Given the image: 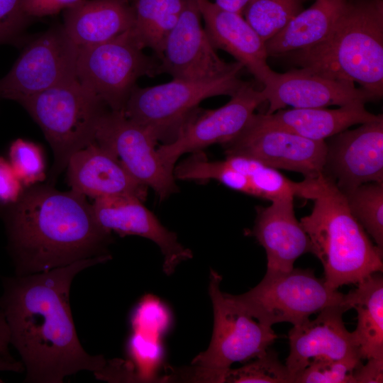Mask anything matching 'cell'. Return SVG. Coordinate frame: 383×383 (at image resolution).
I'll list each match as a JSON object with an SVG mask.
<instances>
[{
  "label": "cell",
  "mask_w": 383,
  "mask_h": 383,
  "mask_svg": "<svg viewBox=\"0 0 383 383\" xmlns=\"http://www.w3.org/2000/svg\"><path fill=\"white\" fill-rule=\"evenodd\" d=\"M350 309L357 313L353 333L362 360L383 357V278L374 273L345 294Z\"/></svg>",
  "instance_id": "d4e9b609"
},
{
  "label": "cell",
  "mask_w": 383,
  "mask_h": 383,
  "mask_svg": "<svg viewBox=\"0 0 383 383\" xmlns=\"http://www.w3.org/2000/svg\"><path fill=\"white\" fill-rule=\"evenodd\" d=\"M81 0H23L21 9L30 19L52 16Z\"/></svg>",
  "instance_id": "d590c367"
},
{
  "label": "cell",
  "mask_w": 383,
  "mask_h": 383,
  "mask_svg": "<svg viewBox=\"0 0 383 383\" xmlns=\"http://www.w3.org/2000/svg\"><path fill=\"white\" fill-rule=\"evenodd\" d=\"M23 0H0V43L18 37L30 21L21 9Z\"/></svg>",
  "instance_id": "836d02e7"
},
{
  "label": "cell",
  "mask_w": 383,
  "mask_h": 383,
  "mask_svg": "<svg viewBox=\"0 0 383 383\" xmlns=\"http://www.w3.org/2000/svg\"><path fill=\"white\" fill-rule=\"evenodd\" d=\"M348 2V0H316L265 43L268 57L305 50L323 41L333 30Z\"/></svg>",
  "instance_id": "cb8c5ba5"
},
{
  "label": "cell",
  "mask_w": 383,
  "mask_h": 383,
  "mask_svg": "<svg viewBox=\"0 0 383 383\" xmlns=\"http://www.w3.org/2000/svg\"><path fill=\"white\" fill-rule=\"evenodd\" d=\"M159 60L160 74L185 80L218 77L243 67L237 61L227 62L218 56L202 26L196 0H186L177 22L164 41Z\"/></svg>",
  "instance_id": "4fadbf2b"
},
{
  "label": "cell",
  "mask_w": 383,
  "mask_h": 383,
  "mask_svg": "<svg viewBox=\"0 0 383 383\" xmlns=\"http://www.w3.org/2000/svg\"><path fill=\"white\" fill-rule=\"evenodd\" d=\"M302 10V0H251L242 15L265 43Z\"/></svg>",
  "instance_id": "f1b7e54d"
},
{
  "label": "cell",
  "mask_w": 383,
  "mask_h": 383,
  "mask_svg": "<svg viewBox=\"0 0 383 383\" xmlns=\"http://www.w3.org/2000/svg\"><path fill=\"white\" fill-rule=\"evenodd\" d=\"M225 382L231 383H294L287 367L277 353L268 348L262 355L238 369H231Z\"/></svg>",
  "instance_id": "4dcf8cb0"
},
{
  "label": "cell",
  "mask_w": 383,
  "mask_h": 383,
  "mask_svg": "<svg viewBox=\"0 0 383 383\" xmlns=\"http://www.w3.org/2000/svg\"><path fill=\"white\" fill-rule=\"evenodd\" d=\"M327 143L323 174L341 192L370 182H383V116L346 129Z\"/></svg>",
  "instance_id": "9a60e30c"
},
{
  "label": "cell",
  "mask_w": 383,
  "mask_h": 383,
  "mask_svg": "<svg viewBox=\"0 0 383 383\" xmlns=\"http://www.w3.org/2000/svg\"><path fill=\"white\" fill-rule=\"evenodd\" d=\"M225 105L213 110L197 109L183 123L175 138L160 145L157 153L173 172L184 154L201 151L216 143L223 145L238 136L248 125L255 109L266 101L263 91L245 82Z\"/></svg>",
  "instance_id": "7c38bea8"
},
{
  "label": "cell",
  "mask_w": 383,
  "mask_h": 383,
  "mask_svg": "<svg viewBox=\"0 0 383 383\" xmlns=\"http://www.w3.org/2000/svg\"><path fill=\"white\" fill-rule=\"evenodd\" d=\"M10 164L23 185L29 187L45 178L41 148L33 142L18 139L9 149Z\"/></svg>",
  "instance_id": "1f68e13d"
},
{
  "label": "cell",
  "mask_w": 383,
  "mask_h": 383,
  "mask_svg": "<svg viewBox=\"0 0 383 383\" xmlns=\"http://www.w3.org/2000/svg\"><path fill=\"white\" fill-rule=\"evenodd\" d=\"M365 104L356 102L335 109H280L271 114L254 113L249 123L257 127L286 131L311 140H325L354 125L370 122L382 116L370 113Z\"/></svg>",
  "instance_id": "7402d4cb"
},
{
  "label": "cell",
  "mask_w": 383,
  "mask_h": 383,
  "mask_svg": "<svg viewBox=\"0 0 383 383\" xmlns=\"http://www.w3.org/2000/svg\"><path fill=\"white\" fill-rule=\"evenodd\" d=\"M294 199L280 198L257 209L251 234L266 252L267 273L289 272L298 257L311 252L310 239L295 216Z\"/></svg>",
  "instance_id": "ffe728a7"
},
{
  "label": "cell",
  "mask_w": 383,
  "mask_h": 383,
  "mask_svg": "<svg viewBox=\"0 0 383 383\" xmlns=\"http://www.w3.org/2000/svg\"><path fill=\"white\" fill-rule=\"evenodd\" d=\"M309 199L311 212L300 220L321 261L324 280L333 289L357 285L383 271V250L374 245L351 213L343 193L330 177L312 179Z\"/></svg>",
  "instance_id": "3957f363"
},
{
  "label": "cell",
  "mask_w": 383,
  "mask_h": 383,
  "mask_svg": "<svg viewBox=\"0 0 383 383\" xmlns=\"http://www.w3.org/2000/svg\"><path fill=\"white\" fill-rule=\"evenodd\" d=\"M6 224L17 275L109 255L111 233L99 226L86 196L72 189L45 186L23 192Z\"/></svg>",
  "instance_id": "7a4b0ae2"
},
{
  "label": "cell",
  "mask_w": 383,
  "mask_h": 383,
  "mask_svg": "<svg viewBox=\"0 0 383 383\" xmlns=\"http://www.w3.org/2000/svg\"><path fill=\"white\" fill-rule=\"evenodd\" d=\"M79 47L62 25L33 41L0 80V98L21 102L52 87L77 78Z\"/></svg>",
  "instance_id": "30bf717a"
},
{
  "label": "cell",
  "mask_w": 383,
  "mask_h": 383,
  "mask_svg": "<svg viewBox=\"0 0 383 383\" xmlns=\"http://www.w3.org/2000/svg\"><path fill=\"white\" fill-rule=\"evenodd\" d=\"M133 29L101 43L79 47L77 79L111 111H123L138 79L160 74L159 59L144 53Z\"/></svg>",
  "instance_id": "9c48e42d"
},
{
  "label": "cell",
  "mask_w": 383,
  "mask_h": 383,
  "mask_svg": "<svg viewBox=\"0 0 383 383\" xmlns=\"http://www.w3.org/2000/svg\"><path fill=\"white\" fill-rule=\"evenodd\" d=\"M110 255L76 261L34 274L3 278L0 311L26 370V382L62 383L80 371L96 373L106 365L89 354L74 324L70 292L74 277Z\"/></svg>",
  "instance_id": "6da1fadb"
},
{
  "label": "cell",
  "mask_w": 383,
  "mask_h": 383,
  "mask_svg": "<svg viewBox=\"0 0 383 383\" xmlns=\"http://www.w3.org/2000/svg\"><path fill=\"white\" fill-rule=\"evenodd\" d=\"M348 310L345 305L326 307L315 319L308 318L289 331V353L285 365L294 383L296 377L316 359H361L354 335L343 320Z\"/></svg>",
  "instance_id": "ac0fdd59"
},
{
  "label": "cell",
  "mask_w": 383,
  "mask_h": 383,
  "mask_svg": "<svg viewBox=\"0 0 383 383\" xmlns=\"http://www.w3.org/2000/svg\"><path fill=\"white\" fill-rule=\"evenodd\" d=\"M262 90L271 114L286 106L295 109L343 106L356 102L367 103L377 99L350 81L331 79L301 68L285 73L272 72Z\"/></svg>",
  "instance_id": "2e32d148"
},
{
  "label": "cell",
  "mask_w": 383,
  "mask_h": 383,
  "mask_svg": "<svg viewBox=\"0 0 383 383\" xmlns=\"http://www.w3.org/2000/svg\"><path fill=\"white\" fill-rule=\"evenodd\" d=\"M10 333L3 313L0 311V356L13 360L9 352Z\"/></svg>",
  "instance_id": "74e56055"
},
{
  "label": "cell",
  "mask_w": 383,
  "mask_h": 383,
  "mask_svg": "<svg viewBox=\"0 0 383 383\" xmlns=\"http://www.w3.org/2000/svg\"><path fill=\"white\" fill-rule=\"evenodd\" d=\"M251 0H211L218 7L234 13L243 14V12Z\"/></svg>",
  "instance_id": "f35d334b"
},
{
  "label": "cell",
  "mask_w": 383,
  "mask_h": 383,
  "mask_svg": "<svg viewBox=\"0 0 383 383\" xmlns=\"http://www.w3.org/2000/svg\"><path fill=\"white\" fill-rule=\"evenodd\" d=\"M383 382V357L367 360L363 365L360 362L353 373V383H382Z\"/></svg>",
  "instance_id": "8d00e7d4"
},
{
  "label": "cell",
  "mask_w": 383,
  "mask_h": 383,
  "mask_svg": "<svg viewBox=\"0 0 383 383\" xmlns=\"http://www.w3.org/2000/svg\"><path fill=\"white\" fill-rule=\"evenodd\" d=\"M71 189L96 198L128 195L144 201L148 187L137 181L110 150L96 141L74 152L67 165Z\"/></svg>",
  "instance_id": "d6986e66"
},
{
  "label": "cell",
  "mask_w": 383,
  "mask_h": 383,
  "mask_svg": "<svg viewBox=\"0 0 383 383\" xmlns=\"http://www.w3.org/2000/svg\"><path fill=\"white\" fill-rule=\"evenodd\" d=\"M186 0H133L135 11L133 32L144 46L159 59L164 41L177 22Z\"/></svg>",
  "instance_id": "484cf974"
},
{
  "label": "cell",
  "mask_w": 383,
  "mask_h": 383,
  "mask_svg": "<svg viewBox=\"0 0 383 383\" xmlns=\"http://www.w3.org/2000/svg\"><path fill=\"white\" fill-rule=\"evenodd\" d=\"M134 25L133 0H81L63 11V28L78 47L107 41Z\"/></svg>",
  "instance_id": "603a6c76"
},
{
  "label": "cell",
  "mask_w": 383,
  "mask_h": 383,
  "mask_svg": "<svg viewBox=\"0 0 383 383\" xmlns=\"http://www.w3.org/2000/svg\"><path fill=\"white\" fill-rule=\"evenodd\" d=\"M303 1V0H302Z\"/></svg>",
  "instance_id": "ab89813d"
},
{
  "label": "cell",
  "mask_w": 383,
  "mask_h": 383,
  "mask_svg": "<svg viewBox=\"0 0 383 383\" xmlns=\"http://www.w3.org/2000/svg\"><path fill=\"white\" fill-rule=\"evenodd\" d=\"M225 160L248 177L254 196L271 201L286 196L306 199L310 187L309 178H304L299 182H293L278 170L244 156L229 155L226 156Z\"/></svg>",
  "instance_id": "4316f807"
},
{
  "label": "cell",
  "mask_w": 383,
  "mask_h": 383,
  "mask_svg": "<svg viewBox=\"0 0 383 383\" xmlns=\"http://www.w3.org/2000/svg\"><path fill=\"white\" fill-rule=\"evenodd\" d=\"M20 104L40 127L52 149V183L74 152L95 141L98 123L109 109L77 78L29 96Z\"/></svg>",
  "instance_id": "5b68a950"
},
{
  "label": "cell",
  "mask_w": 383,
  "mask_h": 383,
  "mask_svg": "<svg viewBox=\"0 0 383 383\" xmlns=\"http://www.w3.org/2000/svg\"><path fill=\"white\" fill-rule=\"evenodd\" d=\"M95 141L113 152L131 174L152 188L160 200L177 191L173 172L164 165L155 148L158 140L154 133L123 111L108 109L103 114Z\"/></svg>",
  "instance_id": "8fae6325"
},
{
  "label": "cell",
  "mask_w": 383,
  "mask_h": 383,
  "mask_svg": "<svg viewBox=\"0 0 383 383\" xmlns=\"http://www.w3.org/2000/svg\"><path fill=\"white\" fill-rule=\"evenodd\" d=\"M23 193V184L10 162L0 157V202L13 204Z\"/></svg>",
  "instance_id": "e575fe53"
},
{
  "label": "cell",
  "mask_w": 383,
  "mask_h": 383,
  "mask_svg": "<svg viewBox=\"0 0 383 383\" xmlns=\"http://www.w3.org/2000/svg\"><path fill=\"white\" fill-rule=\"evenodd\" d=\"M142 201L133 196H109L95 199L92 206L98 223L105 231L121 236L139 235L157 245L164 256L163 270L170 275L182 262L191 259L192 252Z\"/></svg>",
  "instance_id": "e0dca14e"
},
{
  "label": "cell",
  "mask_w": 383,
  "mask_h": 383,
  "mask_svg": "<svg viewBox=\"0 0 383 383\" xmlns=\"http://www.w3.org/2000/svg\"><path fill=\"white\" fill-rule=\"evenodd\" d=\"M173 174L176 179L216 180L233 190L252 196V186L245 175L233 168L226 160H209L201 151L193 152L175 165Z\"/></svg>",
  "instance_id": "83f0119b"
},
{
  "label": "cell",
  "mask_w": 383,
  "mask_h": 383,
  "mask_svg": "<svg viewBox=\"0 0 383 383\" xmlns=\"http://www.w3.org/2000/svg\"><path fill=\"white\" fill-rule=\"evenodd\" d=\"M229 295L248 315L269 327L283 322L299 324L331 306L345 305L350 309L345 294L330 288L311 269L266 272L248 292Z\"/></svg>",
  "instance_id": "ba28073f"
},
{
  "label": "cell",
  "mask_w": 383,
  "mask_h": 383,
  "mask_svg": "<svg viewBox=\"0 0 383 383\" xmlns=\"http://www.w3.org/2000/svg\"><path fill=\"white\" fill-rule=\"evenodd\" d=\"M243 68L211 79H172L143 88L136 85L123 113L128 118L148 128L157 140L169 143L202 101L216 96H232L239 90L245 82L239 77Z\"/></svg>",
  "instance_id": "52a82bcc"
},
{
  "label": "cell",
  "mask_w": 383,
  "mask_h": 383,
  "mask_svg": "<svg viewBox=\"0 0 383 383\" xmlns=\"http://www.w3.org/2000/svg\"><path fill=\"white\" fill-rule=\"evenodd\" d=\"M301 69L323 77L357 82L377 99L383 95V1L348 2L328 35L287 54Z\"/></svg>",
  "instance_id": "277c9868"
},
{
  "label": "cell",
  "mask_w": 383,
  "mask_h": 383,
  "mask_svg": "<svg viewBox=\"0 0 383 383\" xmlns=\"http://www.w3.org/2000/svg\"><path fill=\"white\" fill-rule=\"evenodd\" d=\"M221 276L211 270L209 294L213 309V330L208 348L192 361L195 379L225 382L231 366L255 359L270 348L278 338L272 327L265 326L238 306L220 289Z\"/></svg>",
  "instance_id": "8992f818"
},
{
  "label": "cell",
  "mask_w": 383,
  "mask_h": 383,
  "mask_svg": "<svg viewBox=\"0 0 383 383\" xmlns=\"http://www.w3.org/2000/svg\"><path fill=\"white\" fill-rule=\"evenodd\" d=\"M355 218L383 250V182H370L342 192Z\"/></svg>",
  "instance_id": "f546056e"
},
{
  "label": "cell",
  "mask_w": 383,
  "mask_h": 383,
  "mask_svg": "<svg viewBox=\"0 0 383 383\" xmlns=\"http://www.w3.org/2000/svg\"><path fill=\"white\" fill-rule=\"evenodd\" d=\"M223 145L226 156L250 157L277 170L299 172L304 178H316L323 173L327 151L325 140H311L250 123Z\"/></svg>",
  "instance_id": "5bb4252c"
},
{
  "label": "cell",
  "mask_w": 383,
  "mask_h": 383,
  "mask_svg": "<svg viewBox=\"0 0 383 383\" xmlns=\"http://www.w3.org/2000/svg\"><path fill=\"white\" fill-rule=\"evenodd\" d=\"M204 30L216 50L232 55L264 84L273 70L265 45L243 15L224 10L211 0H196Z\"/></svg>",
  "instance_id": "44dd1931"
},
{
  "label": "cell",
  "mask_w": 383,
  "mask_h": 383,
  "mask_svg": "<svg viewBox=\"0 0 383 383\" xmlns=\"http://www.w3.org/2000/svg\"><path fill=\"white\" fill-rule=\"evenodd\" d=\"M361 362L358 357L316 359L296 377L294 383H353V371Z\"/></svg>",
  "instance_id": "d6a6232c"
}]
</instances>
